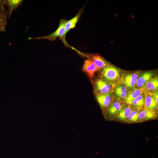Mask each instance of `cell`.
I'll use <instances>...</instances> for the list:
<instances>
[{"label": "cell", "mask_w": 158, "mask_h": 158, "mask_svg": "<svg viewBox=\"0 0 158 158\" xmlns=\"http://www.w3.org/2000/svg\"><path fill=\"white\" fill-rule=\"evenodd\" d=\"M138 77L139 74L138 73L127 74L123 78V83L126 87L131 88L134 87Z\"/></svg>", "instance_id": "8992f818"}, {"label": "cell", "mask_w": 158, "mask_h": 158, "mask_svg": "<svg viewBox=\"0 0 158 158\" xmlns=\"http://www.w3.org/2000/svg\"><path fill=\"white\" fill-rule=\"evenodd\" d=\"M143 88H135L128 94L125 100L126 102L128 104H131L133 101L137 97L143 93Z\"/></svg>", "instance_id": "5bb4252c"}, {"label": "cell", "mask_w": 158, "mask_h": 158, "mask_svg": "<svg viewBox=\"0 0 158 158\" xmlns=\"http://www.w3.org/2000/svg\"><path fill=\"white\" fill-rule=\"evenodd\" d=\"M22 0H5V5L8 6V18H9L11 16L13 12L18 8L23 1Z\"/></svg>", "instance_id": "30bf717a"}, {"label": "cell", "mask_w": 158, "mask_h": 158, "mask_svg": "<svg viewBox=\"0 0 158 158\" xmlns=\"http://www.w3.org/2000/svg\"><path fill=\"white\" fill-rule=\"evenodd\" d=\"M7 22L0 21V32H5Z\"/></svg>", "instance_id": "44dd1931"}, {"label": "cell", "mask_w": 158, "mask_h": 158, "mask_svg": "<svg viewBox=\"0 0 158 158\" xmlns=\"http://www.w3.org/2000/svg\"><path fill=\"white\" fill-rule=\"evenodd\" d=\"M101 73L104 78L110 81L117 80L120 76L118 70L116 68L110 66L103 68Z\"/></svg>", "instance_id": "7a4b0ae2"}, {"label": "cell", "mask_w": 158, "mask_h": 158, "mask_svg": "<svg viewBox=\"0 0 158 158\" xmlns=\"http://www.w3.org/2000/svg\"><path fill=\"white\" fill-rule=\"evenodd\" d=\"M138 120L144 121L154 118L156 116V114L154 110L142 107L138 110Z\"/></svg>", "instance_id": "3957f363"}, {"label": "cell", "mask_w": 158, "mask_h": 158, "mask_svg": "<svg viewBox=\"0 0 158 158\" xmlns=\"http://www.w3.org/2000/svg\"><path fill=\"white\" fill-rule=\"evenodd\" d=\"M83 10V8L80 9L74 17L70 20H68L65 26V35L70 30L75 27L76 24L80 17Z\"/></svg>", "instance_id": "8fae6325"}, {"label": "cell", "mask_w": 158, "mask_h": 158, "mask_svg": "<svg viewBox=\"0 0 158 158\" xmlns=\"http://www.w3.org/2000/svg\"><path fill=\"white\" fill-rule=\"evenodd\" d=\"M114 93L119 98H126L128 94L126 87L124 85H119L116 86L114 90Z\"/></svg>", "instance_id": "2e32d148"}, {"label": "cell", "mask_w": 158, "mask_h": 158, "mask_svg": "<svg viewBox=\"0 0 158 158\" xmlns=\"http://www.w3.org/2000/svg\"><path fill=\"white\" fill-rule=\"evenodd\" d=\"M5 0H0V21L7 22L8 13L5 8Z\"/></svg>", "instance_id": "d6986e66"}, {"label": "cell", "mask_w": 158, "mask_h": 158, "mask_svg": "<svg viewBox=\"0 0 158 158\" xmlns=\"http://www.w3.org/2000/svg\"><path fill=\"white\" fill-rule=\"evenodd\" d=\"M122 107V106L120 102H115L109 107L108 109L109 112L112 115H115L118 113Z\"/></svg>", "instance_id": "ac0fdd59"}, {"label": "cell", "mask_w": 158, "mask_h": 158, "mask_svg": "<svg viewBox=\"0 0 158 158\" xmlns=\"http://www.w3.org/2000/svg\"><path fill=\"white\" fill-rule=\"evenodd\" d=\"M96 88L98 94L108 93L111 89V85L107 81L102 79L97 80L95 83Z\"/></svg>", "instance_id": "5b68a950"}, {"label": "cell", "mask_w": 158, "mask_h": 158, "mask_svg": "<svg viewBox=\"0 0 158 158\" xmlns=\"http://www.w3.org/2000/svg\"><path fill=\"white\" fill-rule=\"evenodd\" d=\"M153 96L155 99L157 104L158 105V93L157 92H154L152 94Z\"/></svg>", "instance_id": "7402d4cb"}, {"label": "cell", "mask_w": 158, "mask_h": 158, "mask_svg": "<svg viewBox=\"0 0 158 158\" xmlns=\"http://www.w3.org/2000/svg\"><path fill=\"white\" fill-rule=\"evenodd\" d=\"M132 111V109L130 106L122 107L118 112L117 116V118L122 121L126 120Z\"/></svg>", "instance_id": "9a60e30c"}, {"label": "cell", "mask_w": 158, "mask_h": 158, "mask_svg": "<svg viewBox=\"0 0 158 158\" xmlns=\"http://www.w3.org/2000/svg\"><path fill=\"white\" fill-rule=\"evenodd\" d=\"M143 87L147 92H155L158 88V79L157 77L152 78Z\"/></svg>", "instance_id": "4fadbf2b"}, {"label": "cell", "mask_w": 158, "mask_h": 158, "mask_svg": "<svg viewBox=\"0 0 158 158\" xmlns=\"http://www.w3.org/2000/svg\"><path fill=\"white\" fill-rule=\"evenodd\" d=\"M153 76V74L152 72L145 73L138 78L134 87L135 89L142 88Z\"/></svg>", "instance_id": "52a82bcc"}, {"label": "cell", "mask_w": 158, "mask_h": 158, "mask_svg": "<svg viewBox=\"0 0 158 158\" xmlns=\"http://www.w3.org/2000/svg\"><path fill=\"white\" fill-rule=\"evenodd\" d=\"M83 70L89 77L92 79L94 77L95 72L100 69L95 65L92 60L88 59L85 61Z\"/></svg>", "instance_id": "277c9868"}, {"label": "cell", "mask_w": 158, "mask_h": 158, "mask_svg": "<svg viewBox=\"0 0 158 158\" xmlns=\"http://www.w3.org/2000/svg\"><path fill=\"white\" fill-rule=\"evenodd\" d=\"M145 100V94L144 93H142L134 99L131 104L135 108L139 109L144 106Z\"/></svg>", "instance_id": "e0dca14e"}, {"label": "cell", "mask_w": 158, "mask_h": 158, "mask_svg": "<svg viewBox=\"0 0 158 158\" xmlns=\"http://www.w3.org/2000/svg\"><path fill=\"white\" fill-rule=\"evenodd\" d=\"M97 99L100 106L103 107H108L112 100L111 94L109 92L104 94H98Z\"/></svg>", "instance_id": "9c48e42d"}, {"label": "cell", "mask_w": 158, "mask_h": 158, "mask_svg": "<svg viewBox=\"0 0 158 158\" xmlns=\"http://www.w3.org/2000/svg\"><path fill=\"white\" fill-rule=\"evenodd\" d=\"M145 100V107L154 110L157 109L158 105L157 104L152 94L148 92H144Z\"/></svg>", "instance_id": "ba28073f"}, {"label": "cell", "mask_w": 158, "mask_h": 158, "mask_svg": "<svg viewBox=\"0 0 158 158\" xmlns=\"http://www.w3.org/2000/svg\"><path fill=\"white\" fill-rule=\"evenodd\" d=\"M129 122H136L138 120V111L134 110L131 111L127 120Z\"/></svg>", "instance_id": "ffe728a7"}, {"label": "cell", "mask_w": 158, "mask_h": 158, "mask_svg": "<svg viewBox=\"0 0 158 158\" xmlns=\"http://www.w3.org/2000/svg\"><path fill=\"white\" fill-rule=\"evenodd\" d=\"M95 65L100 69L110 66L107 62L99 55H95L91 57V59Z\"/></svg>", "instance_id": "7c38bea8"}, {"label": "cell", "mask_w": 158, "mask_h": 158, "mask_svg": "<svg viewBox=\"0 0 158 158\" xmlns=\"http://www.w3.org/2000/svg\"><path fill=\"white\" fill-rule=\"evenodd\" d=\"M67 21L68 20L63 19H61L57 29L54 32L47 35L34 37H29L28 39L29 40L45 39L53 41L56 40L57 38L59 37V39L62 41L65 45L68 46V44L65 40V26Z\"/></svg>", "instance_id": "6da1fadb"}]
</instances>
